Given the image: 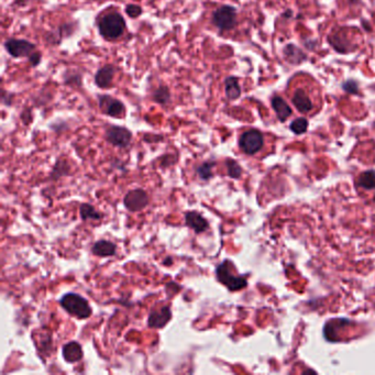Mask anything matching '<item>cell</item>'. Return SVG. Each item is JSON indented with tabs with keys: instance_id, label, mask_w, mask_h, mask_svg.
Masks as SVG:
<instances>
[{
	"instance_id": "6da1fadb",
	"label": "cell",
	"mask_w": 375,
	"mask_h": 375,
	"mask_svg": "<svg viewBox=\"0 0 375 375\" xmlns=\"http://www.w3.org/2000/svg\"><path fill=\"white\" fill-rule=\"evenodd\" d=\"M126 30V20L119 12H109L98 20L99 34L107 41L119 39Z\"/></svg>"
},
{
	"instance_id": "7a4b0ae2",
	"label": "cell",
	"mask_w": 375,
	"mask_h": 375,
	"mask_svg": "<svg viewBox=\"0 0 375 375\" xmlns=\"http://www.w3.org/2000/svg\"><path fill=\"white\" fill-rule=\"evenodd\" d=\"M60 304L69 315L78 319H86L91 316V307L87 299L75 293H67L60 299Z\"/></svg>"
},
{
	"instance_id": "3957f363",
	"label": "cell",
	"mask_w": 375,
	"mask_h": 375,
	"mask_svg": "<svg viewBox=\"0 0 375 375\" xmlns=\"http://www.w3.org/2000/svg\"><path fill=\"white\" fill-rule=\"evenodd\" d=\"M233 270L234 267L230 260H224L216 268L217 279L232 292L240 291L248 285V280L246 277L233 274Z\"/></svg>"
},
{
	"instance_id": "277c9868",
	"label": "cell",
	"mask_w": 375,
	"mask_h": 375,
	"mask_svg": "<svg viewBox=\"0 0 375 375\" xmlns=\"http://www.w3.org/2000/svg\"><path fill=\"white\" fill-rule=\"evenodd\" d=\"M212 21L221 32L232 30L237 25V9L232 6L223 5L214 11Z\"/></svg>"
},
{
	"instance_id": "5b68a950",
	"label": "cell",
	"mask_w": 375,
	"mask_h": 375,
	"mask_svg": "<svg viewBox=\"0 0 375 375\" xmlns=\"http://www.w3.org/2000/svg\"><path fill=\"white\" fill-rule=\"evenodd\" d=\"M264 144L263 135L259 130L251 129L241 135L239 139L240 149L248 155H253L259 152Z\"/></svg>"
},
{
	"instance_id": "8992f818",
	"label": "cell",
	"mask_w": 375,
	"mask_h": 375,
	"mask_svg": "<svg viewBox=\"0 0 375 375\" xmlns=\"http://www.w3.org/2000/svg\"><path fill=\"white\" fill-rule=\"evenodd\" d=\"M4 46L6 51L14 59L29 58L36 49V45L34 43L28 40H23V39L14 38H10L6 40Z\"/></svg>"
},
{
	"instance_id": "52a82bcc",
	"label": "cell",
	"mask_w": 375,
	"mask_h": 375,
	"mask_svg": "<svg viewBox=\"0 0 375 375\" xmlns=\"http://www.w3.org/2000/svg\"><path fill=\"white\" fill-rule=\"evenodd\" d=\"M98 105L100 110L106 116L113 117V118H120L126 113V106L118 98L110 95H98Z\"/></svg>"
},
{
	"instance_id": "ba28073f",
	"label": "cell",
	"mask_w": 375,
	"mask_h": 375,
	"mask_svg": "<svg viewBox=\"0 0 375 375\" xmlns=\"http://www.w3.org/2000/svg\"><path fill=\"white\" fill-rule=\"evenodd\" d=\"M106 141L117 147H127L130 145L132 140V132L119 126H109L105 134Z\"/></svg>"
},
{
	"instance_id": "9c48e42d",
	"label": "cell",
	"mask_w": 375,
	"mask_h": 375,
	"mask_svg": "<svg viewBox=\"0 0 375 375\" xmlns=\"http://www.w3.org/2000/svg\"><path fill=\"white\" fill-rule=\"evenodd\" d=\"M123 204L129 212L138 213L149 205V196L145 191L137 189L127 193L123 198Z\"/></svg>"
},
{
	"instance_id": "30bf717a",
	"label": "cell",
	"mask_w": 375,
	"mask_h": 375,
	"mask_svg": "<svg viewBox=\"0 0 375 375\" xmlns=\"http://www.w3.org/2000/svg\"><path fill=\"white\" fill-rule=\"evenodd\" d=\"M292 103L296 107V109L302 114H308L314 108V101L311 100V97L307 92L306 89L303 87H298L294 89L292 96Z\"/></svg>"
},
{
	"instance_id": "8fae6325",
	"label": "cell",
	"mask_w": 375,
	"mask_h": 375,
	"mask_svg": "<svg viewBox=\"0 0 375 375\" xmlns=\"http://www.w3.org/2000/svg\"><path fill=\"white\" fill-rule=\"evenodd\" d=\"M172 319V310L170 306H163L160 309L153 310L147 318V326L153 329L164 328Z\"/></svg>"
},
{
	"instance_id": "7c38bea8",
	"label": "cell",
	"mask_w": 375,
	"mask_h": 375,
	"mask_svg": "<svg viewBox=\"0 0 375 375\" xmlns=\"http://www.w3.org/2000/svg\"><path fill=\"white\" fill-rule=\"evenodd\" d=\"M186 226L195 231V233L205 232L209 229V222L205 217L197 212H187L185 214Z\"/></svg>"
},
{
	"instance_id": "4fadbf2b",
	"label": "cell",
	"mask_w": 375,
	"mask_h": 375,
	"mask_svg": "<svg viewBox=\"0 0 375 375\" xmlns=\"http://www.w3.org/2000/svg\"><path fill=\"white\" fill-rule=\"evenodd\" d=\"M116 68L111 64L100 67L95 74V84L99 88H108L113 84Z\"/></svg>"
},
{
	"instance_id": "5bb4252c",
	"label": "cell",
	"mask_w": 375,
	"mask_h": 375,
	"mask_svg": "<svg viewBox=\"0 0 375 375\" xmlns=\"http://www.w3.org/2000/svg\"><path fill=\"white\" fill-rule=\"evenodd\" d=\"M62 354H63L64 360L68 363H76L81 361L84 355L82 346L76 341L66 343L63 349H62Z\"/></svg>"
},
{
	"instance_id": "9a60e30c",
	"label": "cell",
	"mask_w": 375,
	"mask_h": 375,
	"mask_svg": "<svg viewBox=\"0 0 375 375\" xmlns=\"http://www.w3.org/2000/svg\"><path fill=\"white\" fill-rule=\"evenodd\" d=\"M116 251H117V246L114 242L108 240H99L95 242L91 248L92 254L100 257L113 256L116 254Z\"/></svg>"
},
{
	"instance_id": "2e32d148",
	"label": "cell",
	"mask_w": 375,
	"mask_h": 375,
	"mask_svg": "<svg viewBox=\"0 0 375 375\" xmlns=\"http://www.w3.org/2000/svg\"><path fill=\"white\" fill-rule=\"evenodd\" d=\"M272 107L277 116L279 121H285L288 117L292 115L291 107L286 104V101L279 96H274L272 98Z\"/></svg>"
},
{
	"instance_id": "e0dca14e",
	"label": "cell",
	"mask_w": 375,
	"mask_h": 375,
	"mask_svg": "<svg viewBox=\"0 0 375 375\" xmlns=\"http://www.w3.org/2000/svg\"><path fill=\"white\" fill-rule=\"evenodd\" d=\"M224 92L229 100H237L241 96V87L239 80L234 76H229L224 81Z\"/></svg>"
},
{
	"instance_id": "ac0fdd59",
	"label": "cell",
	"mask_w": 375,
	"mask_h": 375,
	"mask_svg": "<svg viewBox=\"0 0 375 375\" xmlns=\"http://www.w3.org/2000/svg\"><path fill=\"white\" fill-rule=\"evenodd\" d=\"M172 95L168 86L161 85L152 93V100L161 106H166L171 103Z\"/></svg>"
},
{
	"instance_id": "d6986e66",
	"label": "cell",
	"mask_w": 375,
	"mask_h": 375,
	"mask_svg": "<svg viewBox=\"0 0 375 375\" xmlns=\"http://www.w3.org/2000/svg\"><path fill=\"white\" fill-rule=\"evenodd\" d=\"M357 186L364 190H375V172L366 171L359 176Z\"/></svg>"
},
{
	"instance_id": "ffe728a7",
	"label": "cell",
	"mask_w": 375,
	"mask_h": 375,
	"mask_svg": "<svg viewBox=\"0 0 375 375\" xmlns=\"http://www.w3.org/2000/svg\"><path fill=\"white\" fill-rule=\"evenodd\" d=\"M80 214L83 220H100L103 218V215L97 212L95 207L90 204H82L80 207Z\"/></svg>"
},
{
	"instance_id": "44dd1931",
	"label": "cell",
	"mask_w": 375,
	"mask_h": 375,
	"mask_svg": "<svg viewBox=\"0 0 375 375\" xmlns=\"http://www.w3.org/2000/svg\"><path fill=\"white\" fill-rule=\"evenodd\" d=\"M216 166V163L214 161H206L197 167L196 172L197 175L204 179V181H208L213 177V168Z\"/></svg>"
},
{
	"instance_id": "7402d4cb",
	"label": "cell",
	"mask_w": 375,
	"mask_h": 375,
	"mask_svg": "<svg viewBox=\"0 0 375 375\" xmlns=\"http://www.w3.org/2000/svg\"><path fill=\"white\" fill-rule=\"evenodd\" d=\"M63 83L69 87H82L83 85V77L81 73L75 72H66L63 76Z\"/></svg>"
},
{
	"instance_id": "603a6c76",
	"label": "cell",
	"mask_w": 375,
	"mask_h": 375,
	"mask_svg": "<svg viewBox=\"0 0 375 375\" xmlns=\"http://www.w3.org/2000/svg\"><path fill=\"white\" fill-rule=\"evenodd\" d=\"M68 172H69V166L67 162L64 160H59L55 163V165H54L51 176L53 179H59L61 176L67 175Z\"/></svg>"
},
{
	"instance_id": "cb8c5ba5",
	"label": "cell",
	"mask_w": 375,
	"mask_h": 375,
	"mask_svg": "<svg viewBox=\"0 0 375 375\" xmlns=\"http://www.w3.org/2000/svg\"><path fill=\"white\" fill-rule=\"evenodd\" d=\"M226 166H227V170H228V175L231 178L238 179L241 177L242 167L239 165L238 162L231 160V159H228V160H226Z\"/></svg>"
},
{
	"instance_id": "d4e9b609",
	"label": "cell",
	"mask_w": 375,
	"mask_h": 375,
	"mask_svg": "<svg viewBox=\"0 0 375 375\" xmlns=\"http://www.w3.org/2000/svg\"><path fill=\"white\" fill-rule=\"evenodd\" d=\"M290 129L295 135H303L308 129V121L306 118H303V117L302 118H297L291 123Z\"/></svg>"
},
{
	"instance_id": "484cf974",
	"label": "cell",
	"mask_w": 375,
	"mask_h": 375,
	"mask_svg": "<svg viewBox=\"0 0 375 375\" xmlns=\"http://www.w3.org/2000/svg\"><path fill=\"white\" fill-rule=\"evenodd\" d=\"M76 30V23H64L61 27H59L58 29V34L57 36L59 38V41H61V39L63 40L64 38H69L71 36Z\"/></svg>"
},
{
	"instance_id": "4316f807",
	"label": "cell",
	"mask_w": 375,
	"mask_h": 375,
	"mask_svg": "<svg viewBox=\"0 0 375 375\" xmlns=\"http://www.w3.org/2000/svg\"><path fill=\"white\" fill-rule=\"evenodd\" d=\"M126 13L131 18H138L139 15H141L142 13V8L137 5H128L126 7Z\"/></svg>"
},
{
	"instance_id": "83f0119b",
	"label": "cell",
	"mask_w": 375,
	"mask_h": 375,
	"mask_svg": "<svg viewBox=\"0 0 375 375\" xmlns=\"http://www.w3.org/2000/svg\"><path fill=\"white\" fill-rule=\"evenodd\" d=\"M29 63L32 67H36L40 65L41 61H42V54L40 51H34L31 55L28 58Z\"/></svg>"
},
{
	"instance_id": "f1b7e54d",
	"label": "cell",
	"mask_w": 375,
	"mask_h": 375,
	"mask_svg": "<svg viewBox=\"0 0 375 375\" xmlns=\"http://www.w3.org/2000/svg\"><path fill=\"white\" fill-rule=\"evenodd\" d=\"M14 99V95L12 92L7 91L5 89H3V95H2V103L6 106H11L13 103Z\"/></svg>"
},
{
	"instance_id": "f546056e",
	"label": "cell",
	"mask_w": 375,
	"mask_h": 375,
	"mask_svg": "<svg viewBox=\"0 0 375 375\" xmlns=\"http://www.w3.org/2000/svg\"><path fill=\"white\" fill-rule=\"evenodd\" d=\"M343 89H345L348 92H357V90H358V85L354 82L349 81V82L343 84Z\"/></svg>"
},
{
	"instance_id": "4dcf8cb0",
	"label": "cell",
	"mask_w": 375,
	"mask_h": 375,
	"mask_svg": "<svg viewBox=\"0 0 375 375\" xmlns=\"http://www.w3.org/2000/svg\"><path fill=\"white\" fill-rule=\"evenodd\" d=\"M29 3H31V0H13L12 5L17 7H26Z\"/></svg>"
}]
</instances>
